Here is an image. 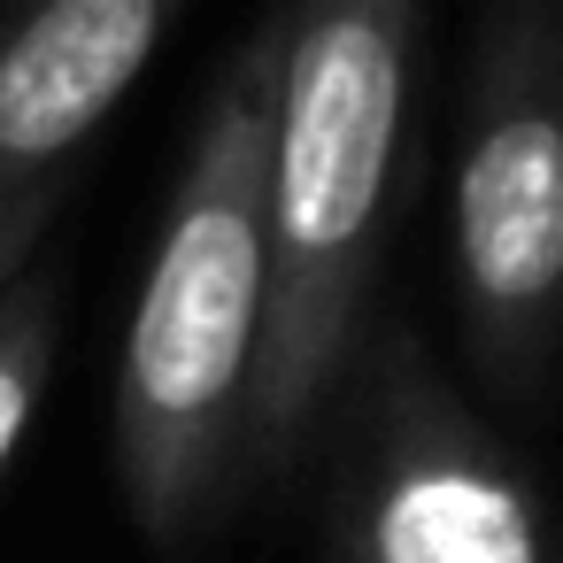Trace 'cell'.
<instances>
[{
    "label": "cell",
    "mask_w": 563,
    "mask_h": 563,
    "mask_svg": "<svg viewBox=\"0 0 563 563\" xmlns=\"http://www.w3.org/2000/svg\"><path fill=\"white\" fill-rule=\"evenodd\" d=\"M263 16L217 70L117 355V486L147 548L194 555L247 494V417L271 332V101Z\"/></svg>",
    "instance_id": "1"
},
{
    "label": "cell",
    "mask_w": 563,
    "mask_h": 563,
    "mask_svg": "<svg viewBox=\"0 0 563 563\" xmlns=\"http://www.w3.org/2000/svg\"><path fill=\"white\" fill-rule=\"evenodd\" d=\"M278 24L271 332L247 417V486H286L309 463L371 324L424 55V0H286Z\"/></svg>",
    "instance_id": "2"
},
{
    "label": "cell",
    "mask_w": 563,
    "mask_h": 563,
    "mask_svg": "<svg viewBox=\"0 0 563 563\" xmlns=\"http://www.w3.org/2000/svg\"><path fill=\"white\" fill-rule=\"evenodd\" d=\"M448 294L471 378L494 401H540L563 363V0H486L455 170Z\"/></svg>",
    "instance_id": "3"
},
{
    "label": "cell",
    "mask_w": 563,
    "mask_h": 563,
    "mask_svg": "<svg viewBox=\"0 0 563 563\" xmlns=\"http://www.w3.org/2000/svg\"><path fill=\"white\" fill-rule=\"evenodd\" d=\"M324 432V563H548L525 455L409 324H363Z\"/></svg>",
    "instance_id": "4"
},
{
    "label": "cell",
    "mask_w": 563,
    "mask_h": 563,
    "mask_svg": "<svg viewBox=\"0 0 563 563\" xmlns=\"http://www.w3.org/2000/svg\"><path fill=\"white\" fill-rule=\"evenodd\" d=\"M186 0H9L0 9V194L78 170Z\"/></svg>",
    "instance_id": "5"
},
{
    "label": "cell",
    "mask_w": 563,
    "mask_h": 563,
    "mask_svg": "<svg viewBox=\"0 0 563 563\" xmlns=\"http://www.w3.org/2000/svg\"><path fill=\"white\" fill-rule=\"evenodd\" d=\"M55 347H63V278L32 255L0 294V478H9L16 448L55 386Z\"/></svg>",
    "instance_id": "6"
},
{
    "label": "cell",
    "mask_w": 563,
    "mask_h": 563,
    "mask_svg": "<svg viewBox=\"0 0 563 563\" xmlns=\"http://www.w3.org/2000/svg\"><path fill=\"white\" fill-rule=\"evenodd\" d=\"M63 201H70V170H47V178L16 186V194H0V294H9V278L47 247Z\"/></svg>",
    "instance_id": "7"
}]
</instances>
